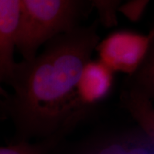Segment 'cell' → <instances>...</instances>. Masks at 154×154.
<instances>
[{"instance_id":"1","label":"cell","mask_w":154,"mask_h":154,"mask_svg":"<svg viewBox=\"0 0 154 154\" xmlns=\"http://www.w3.org/2000/svg\"><path fill=\"white\" fill-rule=\"evenodd\" d=\"M99 41L97 22L80 26L51 38L33 59L16 63L8 83L13 94L1 107L13 121L16 140L61 137L68 131L77 82Z\"/></svg>"},{"instance_id":"2","label":"cell","mask_w":154,"mask_h":154,"mask_svg":"<svg viewBox=\"0 0 154 154\" xmlns=\"http://www.w3.org/2000/svg\"><path fill=\"white\" fill-rule=\"evenodd\" d=\"M93 7L90 0H21L16 49L30 60L46 42L79 26Z\"/></svg>"},{"instance_id":"3","label":"cell","mask_w":154,"mask_h":154,"mask_svg":"<svg viewBox=\"0 0 154 154\" xmlns=\"http://www.w3.org/2000/svg\"><path fill=\"white\" fill-rule=\"evenodd\" d=\"M154 43V32L142 34L118 31L99 41L96 47L99 60L113 73L134 74Z\"/></svg>"},{"instance_id":"4","label":"cell","mask_w":154,"mask_h":154,"mask_svg":"<svg viewBox=\"0 0 154 154\" xmlns=\"http://www.w3.org/2000/svg\"><path fill=\"white\" fill-rule=\"evenodd\" d=\"M114 73L99 59H91L84 65L76 87L74 105L69 119L71 129L82 120L91 108L103 101L113 88Z\"/></svg>"},{"instance_id":"5","label":"cell","mask_w":154,"mask_h":154,"mask_svg":"<svg viewBox=\"0 0 154 154\" xmlns=\"http://www.w3.org/2000/svg\"><path fill=\"white\" fill-rule=\"evenodd\" d=\"M21 16V0H0V83L8 84L16 61L14 50Z\"/></svg>"},{"instance_id":"6","label":"cell","mask_w":154,"mask_h":154,"mask_svg":"<svg viewBox=\"0 0 154 154\" xmlns=\"http://www.w3.org/2000/svg\"><path fill=\"white\" fill-rule=\"evenodd\" d=\"M80 154H153V141L141 131L115 135L95 140Z\"/></svg>"},{"instance_id":"7","label":"cell","mask_w":154,"mask_h":154,"mask_svg":"<svg viewBox=\"0 0 154 154\" xmlns=\"http://www.w3.org/2000/svg\"><path fill=\"white\" fill-rule=\"evenodd\" d=\"M153 98L136 88L126 86L122 91L121 101L139 125L140 129L151 140L154 139V110Z\"/></svg>"},{"instance_id":"8","label":"cell","mask_w":154,"mask_h":154,"mask_svg":"<svg viewBox=\"0 0 154 154\" xmlns=\"http://www.w3.org/2000/svg\"><path fill=\"white\" fill-rule=\"evenodd\" d=\"M126 86L154 96V43L151 44L146 57L134 74L128 76Z\"/></svg>"},{"instance_id":"9","label":"cell","mask_w":154,"mask_h":154,"mask_svg":"<svg viewBox=\"0 0 154 154\" xmlns=\"http://www.w3.org/2000/svg\"><path fill=\"white\" fill-rule=\"evenodd\" d=\"M60 137L54 136L37 143L17 140L7 146H0V154H49Z\"/></svg>"},{"instance_id":"10","label":"cell","mask_w":154,"mask_h":154,"mask_svg":"<svg viewBox=\"0 0 154 154\" xmlns=\"http://www.w3.org/2000/svg\"><path fill=\"white\" fill-rule=\"evenodd\" d=\"M97 11L99 22L104 27L111 28L118 24V9L121 0H90Z\"/></svg>"},{"instance_id":"11","label":"cell","mask_w":154,"mask_h":154,"mask_svg":"<svg viewBox=\"0 0 154 154\" xmlns=\"http://www.w3.org/2000/svg\"><path fill=\"white\" fill-rule=\"evenodd\" d=\"M151 0H126L119 6L117 11L129 19L131 22L139 21L145 12Z\"/></svg>"},{"instance_id":"12","label":"cell","mask_w":154,"mask_h":154,"mask_svg":"<svg viewBox=\"0 0 154 154\" xmlns=\"http://www.w3.org/2000/svg\"><path fill=\"white\" fill-rule=\"evenodd\" d=\"M8 95L9 94L4 89L2 86V84L0 83V107H2L4 101L8 97Z\"/></svg>"},{"instance_id":"13","label":"cell","mask_w":154,"mask_h":154,"mask_svg":"<svg viewBox=\"0 0 154 154\" xmlns=\"http://www.w3.org/2000/svg\"><path fill=\"white\" fill-rule=\"evenodd\" d=\"M121 1H122V0H121Z\"/></svg>"}]
</instances>
